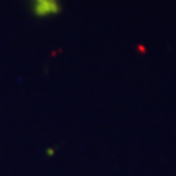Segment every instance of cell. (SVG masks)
Segmentation results:
<instances>
[{"label": "cell", "instance_id": "cell-1", "mask_svg": "<svg viewBox=\"0 0 176 176\" xmlns=\"http://www.w3.org/2000/svg\"><path fill=\"white\" fill-rule=\"evenodd\" d=\"M29 8L37 18L54 16L62 10L60 0H29Z\"/></svg>", "mask_w": 176, "mask_h": 176}]
</instances>
